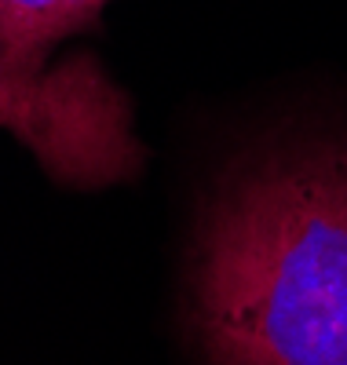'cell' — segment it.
<instances>
[{
    "label": "cell",
    "mask_w": 347,
    "mask_h": 365,
    "mask_svg": "<svg viewBox=\"0 0 347 365\" xmlns=\"http://www.w3.org/2000/svg\"><path fill=\"white\" fill-rule=\"evenodd\" d=\"M194 318L216 365H347V146L227 175L198 227Z\"/></svg>",
    "instance_id": "obj_1"
},
{
    "label": "cell",
    "mask_w": 347,
    "mask_h": 365,
    "mask_svg": "<svg viewBox=\"0 0 347 365\" xmlns=\"http://www.w3.org/2000/svg\"><path fill=\"white\" fill-rule=\"evenodd\" d=\"M0 128L70 187H110L146 161L129 96L91 55L26 66L0 51Z\"/></svg>",
    "instance_id": "obj_2"
},
{
    "label": "cell",
    "mask_w": 347,
    "mask_h": 365,
    "mask_svg": "<svg viewBox=\"0 0 347 365\" xmlns=\"http://www.w3.org/2000/svg\"><path fill=\"white\" fill-rule=\"evenodd\" d=\"M110 0H0V51L11 63L44 66L55 41L81 34Z\"/></svg>",
    "instance_id": "obj_3"
}]
</instances>
